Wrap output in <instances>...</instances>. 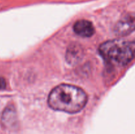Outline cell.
<instances>
[{"mask_svg": "<svg viewBox=\"0 0 135 134\" xmlns=\"http://www.w3.org/2000/svg\"><path fill=\"white\" fill-rule=\"evenodd\" d=\"M88 97L79 87L61 84L50 92L48 104L54 110L73 114L79 112L85 106Z\"/></svg>", "mask_w": 135, "mask_h": 134, "instance_id": "1", "label": "cell"}, {"mask_svg": "<svg viewBox=\"0 0 135 134\" xmlns=\"http://www.w3.org/2000/svg\"><path fill=\"white\" fill-rule=\"evenodd\" d=\"M134 42L113 39L103 43L99 53L109 65L123 66L129 64L134 56Z\"/></svg>", "mask_w": 135, "mask_h": 134, "instance_id": "2", "label": "cell"}, {"mask_svg": "<svg viewBox=\"0 0 135 134\" xmlns=\"http://www.w3.org/2000/svg\"><path fill=\"white\" fill-rule=\"evenodd\" d=\"M134 29V14H127L121 18L115 24L114 32L117 35H127L133 32Z\"/></svg>", "mask_w": 135, "mask_h": 134, "instance_id": "3", "label": "cell"}, {"mask_svg": "<svg viewBox=\"0 0 135 134\" xmlns=\"http://www.w3.org/2000/svg\"><path fill=\"white\" fill-rule=\"evenodd\" d=\"M75 32L82 37H91L95 32V29L92 22L87 20H79L73 26Z\"/></svg>", "mask_w": 135, "mask_h": 134, "instance_id": "4", "label": "cell"}, {"mask_svg": "<svg viewBox=\"0 0 135 134\" xmlns=\"http://www.w3.org/2000/svg\"><path fill=\"white\" fill-rule=\"evenodd\" d=\"M83 56V49L77 44L73 45L69 47L66 55V59L70 64L77 63Z\"/></svg>", "mask_w": 135, "mask_h": 134, "instance_id": "5", "label": "cell"}, {"mask_svg": "<svg viewBox=\"0 0 135 134\" xmlns=\"http://www.w3.org/2000/svg\"><path fill=\"white\" fill-rule=\"evenodd\" d=\"M15 117L16 115L13 109H11L10 106L5 109L1 117V122L3 126L7 128L13 127L15 124Z\"/></svg>", "mask_w": 135, "mask_h": 134, "instance_id": "6", "label": "cell"}, {"mask_svg": "<svg viewBox=\"0 0 135 134\" xmlns=\"http://www.w3.org/2000/svg\"><path fill=\"white\" fill-rule=\"evenodd\" d=\"M5 81L3 78H0V89H3L5 87Z\"/></svg>", "mask_w": 135, "mask_h": 134, "instance_id": "7", "label": "cell"}]
</instances>
